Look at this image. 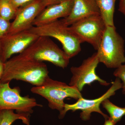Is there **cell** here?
Instances as JSON below:
<instances>
[{"instance_id": "cell-13", "label": "cell", "mask_w": 125, "mask_h": 125, "mask_svg": "<svg viewBox=\"0 0 125 125\" xmlns=\"http://www.w3.org/2000/svg\"><path fill=\"white\" fill-rule=\"evenodd\" d=\"M94 15H101L96 0H74L70 13L61 20L69 26L82 19Z\"/></svg>"}, {"instance_id": "cell-3", "label": "cell", "mask_w": 125, "mask_h": 125, "mask_svg": "<svg viewBox=\"0 0 125 125\" xmlns=\"http://www.w3.org/2000/svg\"><path fill=\"white\" fill-rule=\"evenodd\" d=\"M97 54L99 62L116 69L125 63V40L115 27L106 26Z\"/></svg>"}, {"instance_id": "cell-15", "label": "cell", "mask_w": 125, "mask_h": 125, "mask_svg": "<svg viewBox=\"0 0 125 125\" xmlns=\"http://www.w3.org/2000/svg\"><path fill=\"white\" fill-rule=\"evenodd\" d=\"M30 114L15 113L12 110H0V125H11L14 122L21 120L26 125H30Z\"/></svg>"}, {"instance_id": "cell-4", "label": "cell", "mask_w": 125, "mask_h": 125, "mask_svg": "<svg viewBox=\"0 0 125 125\" xmlns=\"http://www.w3.org/2000/svg\"><path fill=\"white\" fill-rule=\"evenodd\" d=\"M39 62H48L64 69L68 66L70 58L49 37L39 36L26 50L19 54Z\"/></svg>"}, {"instance_id": "cell-24", "label": "cell", "mask_w": 125, "mask_h": 125, "mask_svg": "<svg viewBox=\"0 0 125 125\" xmlns=\"http://www.w3.org/2000/svg\"><path fill=\"white\" fill-rule=\"evenodd\" d=\"M105 122L104 125H115V123L109 117L107 119H105Z\"/></svg>"}, {"instance_id": "cell-8", "label": "cell", "mask_w": 125, "mask_h": 125, "mask_svg": "<svg viewBox=\"0 0 125 125\" xmlns=\"http://www.w3.org/2000/svg\"><path fill=\"white\" fill-rule=\"evenodd\" d=\"M122 88L121 81L119 78H116L112 83V85L105 94L98 98L94 99H88L83 97L77 100V102L69 104H65L64 111L59 118L62 119L65 116L69 111L72 112L80 110V117L83 121L88 120L90 118L91 113L93 112L98 113L102 115L105 119L109 117L104 113L100 109V106L103 101L115 94L116 92Z\"/></svg>"}, {"instance_id": "cell-6", "label": "cell", "mask_w": 125, "mask_h": 125, "mask_svg": "<svg viewBox=\"0 0 125 125\" xmlns=\"http://www.w3.org/2000/svg\"><path fill=\"white\" fill-rule=\"evenodd\" d=\"M106 27L101 15H94L78 21L70 28L81 43H88L97 51Z\"/></svg>"}, {"instance_id": "cell-17", "label": "cell", "mask_w": 125, "mask_h": 125, "mask_svg": "<svg viewBox=\"0 0 125 125\" xmlns=\"http://www.w3.org/2000/svg\"><path fill=\"white\" fill-rule=\"evenodd\" d=\"M17 9L10 0H0V16L10 21L15 17Z\"/></svg>"}, {"instance_id": "cell-21", "label": "cell", "mask_w": 125, "mask_h": 125, "mask_svg": "<svg viewBox=\"0 0 125 125\" xmlns=\"http://www.w3.org/2000/svg\"><path fill=\"white\" fill-rule=\"evenodd\" d=\"M45 7L51 5L58 4L65 0H41Z\"/></svg>"}, {"instance_id": "cell-11", "label": "cell", "mask_w": 125, "mask_h": 125, "mask_svg": "<svg viewBox=\"0 0 125 125\" xmlns=\"http://www.w3.org/2000/svg\"><path fill=\"white\" fill-rule=\"evenodd\" d=\"M46 8L41 0H34L17 10L8 33L13 34L29 30L34 21Z\"/></svg>"}, {"instance_id": "cell-7", "label": "cell", "mask_w": 125, "mask_h": 125, "mask_svg": "<svg viewBox=\"0 0 125 125\" xmlns=\"http://www.w3.org/2000/svg\"><path fill=\"white\" fill-rule=\"evenodd\" d=\"M10 83L0 80V110H15L17 113L30 114L33 108L42 106L33 98L21 96L19 87L10 88Z\"/></svg>"}, {"instance_id": "cell-12", "label": "cell", "mask_w": 125, "mask_h": 125, "mask_svg": "<svg viewBox=\"0 0 125 125\" xmlns=\"http://www.w3.org/2000/svg\"><path fill=\"white\" fill-rule=\"evenodd\" d=\"M73 2L74 0H65L46 7L35 19L33 26L44 25L58 20L59 18H66L71 12Z\"/></svg>"}, {"instance_id": "cell-20", "label": "cell", "mask_w": 125, "mask_h": 125, "mask_svg": "<svg viewBox=\"0 0 125 125\" xmlns=\"http://www.w3.org/2000/svg\"><path fill=\"white\" fill-rule=\"evenodd\" d=\"M12 4L16 9L18 10L19 8L23 7L34 0H10Z\"/></svg>"}, {"instance_id": "cell-2", "label": "cell", "mask_w": 125, "mask_h": 125, "mask_svg": "<svg viewBox=\"0 0 125 125\" xmlns=\"http://www.w3.org/2000/svg\"><path fill=\"white\" fill-rule=\"evenodd\" d=\"M31 91L47 100L49 108L60 112L59 117L64 111L65 99L71 98L78 100L83 97L81 92L75 87L49 77L42 85L32 87Z\"/></svg>"}, {"instance_id": "cell-5", "label": "cell", "mask_w": 125, "mask_h": 125, "mask_svg": "<svg viewBox=\"0 0 125 125\" xmlns=\"http://www.w3.org/2000/svg\"><path fill=\"white\" fill-rule=\"evenodd\" d=\"M29 31L39 36L54 38L62 44L63 51L71 58L78 55L81 50V43L69 26L61 20L39 26H33Z\"/></svg>"}, {"instance_id": "cell-19", "label": "cell", "mask_w": 125, "mask_h": 125, "mask_svg": "<svg viewBox=\"0 0 125 125\" xmlns=\"http://www.w3.org/2000/svg\"><path fill=\"white\" fill-rule=\"evenodd\" d=\"M10 24V21L0 16V39L9 32Z\"/></svg>"}, {"instance_id": "cell-1", "label": "cell", "mask_w": 125, "mask_h": 125, "mask_svg": "<svg viewBox=\"0 0 125 125\" xmlns=\"http://www.w3.org/2000/svg\"><path fill=\"white\" fill-rule=\"evenodd\" d=\"M48 74L47 67L44 62L28 59L19 54L4 62V73L0 81L5 83L16 80L39 86L49 77Z\"/></svg>"}, {"instance_id": "cell-10", "label": "cell", "mask_w": 125, "mask_h": 125, "mask_svg": "<svg viewBox=\"0 0 125 125\" xmlns=\"http://www.w3.org/2000/svg\"><path fill=\"white\" fill-rule=\"evenodd\" d=\"M39 37L29 30L7 33L0 39V59L4 63L14 54H21Z\"/></svg>"}, {"instance_id": "cell-22", "label": "cell", "mask_w": 125, "mask_h": 125, "mask_svg": "<svg viewBox=\"0 0 125 125\" xmlns=\"http://www.w3.org/2000/svg\"><path fill=\"white\" fill-rule=\"evenodd\" d=\"M118 11L125 16V0H119Z\"/></svg>"}, {"instance_id": "cell-14", "label": "cell", "mask_w": 125, "mask_h": 125, "mask_svg": "<svg viewBox=\"0 0 125 125\" xmlns=\"http://www.w3.org/2000/svg\"><path fill=\"white\" fill-rule=\"evenodd\" d=\"M117 0H96L102 18L106 26L114 27V16Z\"/></svg>"}, {"instance_id": "cell-9", "label": "cell", "mask_w": 125, "mask_h": 125, "mask_svg": "<svg viewBox=\"0 0 125 125\" xmlns=\"http://www.w3.org/2000/svg\"><path fill=\"white\" fill-rule=\"evenodd\" d=\"M99 63L97 52L83 61L78 67L72 66L70 71L72 74L69 85L75 87L81 92L85 85H90L95 81L100 84L107 86V83L99 77L96 73V69Z\"/></svg>"}, {"instance_id": "cell-25", "label": "cell", "mask_w": 125, "mask_h": 125, "mask_svg": "<svg viewBox=\"0 0 125 125\" xmlns=\"http://www.w3.org/2000/svg\"></svg>"}, {"instance_id": "cell-23", "label": "cell", "mask_w": 125, "mask_h": 125, "mask_svg": "<svg viewBox=\"0 0 125 125\" xmlns=\"http://www.w3.org/2000/svg\"><path fill=\"white\" fill-rule=\"evenodd\" d=\"M4 70V63L0 59V80L2 78Z\"/></svg>"}, {"instance_id": "cell-18", "label": "cell", "mask_w": 125, "mask_h": 125, "mask_svg": "<svg viewBox=\"0 0 125 125\" xmlns=\"http://www.w3.org/2000/svg\"><path fill=\"white\" fill-rule=\"evenodd\" d=\"M113 75L122 81V93L123 94L125 95V63L116 69L113 73Z\"/></svg>"}, {"instance_id": "cell-16", "label": "cell", "mask_w": 125, "mask_h": 125, "mask_svg": "<svg viewBox=\"0 0 125 125\" xmlns=\"http://www.w3.org/2000/svg\"><path fill=\"white\" fill-rule=\"evenodd\" d=\"M104 108L109 113L110 117L116 124L125 115V107H119L109 101L108 99H105L102 103Z\"/></svg>"}]
</instances>
